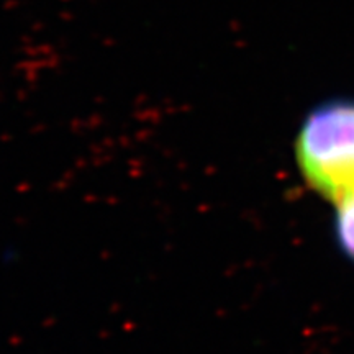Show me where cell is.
<instances>
[{"instance_id":"obj_1","label":"cell","mask_w":354,"mask_h":354,"mask_svg":"<svg viewBox=\"0 0 354 354\" xmlns=\"http://www.w3.org/2000/svg\"><path fill=\"white\" fill-rule=\"evenodd\" d=\"M297 159L305 179L338 202L354 190V100L313 108L298 131Z\"/></svg>"},{"instance_id":"obj_2","label":"cell","mask_w":354,"mask_h":354,"mask_svg":"<svg viewBox=\"0 0 354 354\" xmlns=\"http://www.w3.org/2000/svg\"><path fill=\"white\" fill-rule=\"evenodd\" d=\"M336 230L341 248L354 259V190L338 200Z\"/></svg>"}]
</instances>
